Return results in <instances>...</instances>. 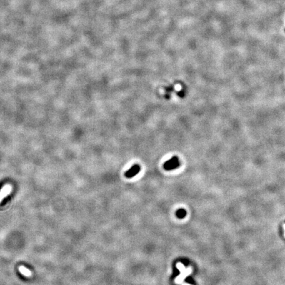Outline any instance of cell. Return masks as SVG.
<instances>
[{"mask_svg": "<svg viewBox=\"0 0 285 285\" xmlns=\"http://www.w3.org/2000/svg\"><path fill=\"white\" fill-rule=\"evenodd\" d=\"M186 211L183 209H181L177 211V212H176V216L179 219H184L186 216Z\"/></svg>", "mask_w": 285, "mask_h": 285, "instance_id": "5", "label": "cell"}, {"mask_svg": "<svg viewBox=\"0 0 285 285\" xmlns=\"http://www.w3.org/2000/svg\"><path fill=\"white\" fill-rule=\"evenodd\" d=\"M11 191V186L9 185L5 186L2 188L1 191H0V202L1 201V200L4 199L5 197H6L7 195L9 194Z\"/></svg>", "mask_w": 285, "mask_h": 285, "instance_id": "3", "label": "cell"}, {"mask_svg": "<svg viewBox=\"0 0 285 285\" xmlns=\"http://www.w3.org/2000/svg\"><path fill=\"white\" fill-rule=\"evenodd\" d=\"M19 271L20 272L26 276H31V272L29 269H27L26 268H25L23 266H21L19 267Z\"/></svg>", "mask_w": 285, "mask_h": 285, "instance_id": "4", "label": "cell"}, {"mask_svg": "<svg viewBox=\"0 0 285 285\" xmlns=\"http://www.w3.org/2000/svg\"><path fill=\"white\" fill-rule=\"evenodd\" d=\"M141 168L138 164H135L131 166L129 169L125 173V176L127 178H134V176H136L138 173L140 172Z\"/></svg>", "mask_w": 285, "mask_h": 285, "instance_id": "2", "label": "cell"}, {"mask_svg": "<svg viewBox=\"0 0 285 285\" xmlns=\"http://www.w3.org/2000/svg\"><path fill=\"white\" fill-rule=\"evenodd\" d=\"M180 165V161L178 156H172L170 160L165 162L163 165L164 168L166 170H173L178 168Z\"/></svg>", "mask_w": 285, "mask_h": 285, "instance_id": "1", "label": "cell"}]
</instances>
